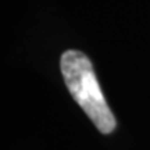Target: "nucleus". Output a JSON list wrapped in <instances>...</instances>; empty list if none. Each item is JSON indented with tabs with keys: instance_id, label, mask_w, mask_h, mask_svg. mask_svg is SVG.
<instances>
[{
	"instance_id": "nucleus-1",
	"label": "nucleus",
	"mask_w": 150,
	"mask_h": 150,
	"mask_svg": "<svg viewBox=\"0 0 150 150\" xmlns=\"http://www.w3.org/2000/svg\"><path fill=\"white\" fill-rule=\"evenodd\" d=\"M64 82L71 96L86 112L102 134L115 128V118L103 96L96 74L88 56L78 50H67L60 60Z\"/></svg>"
}]
</instances>
